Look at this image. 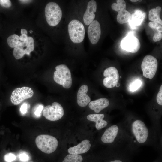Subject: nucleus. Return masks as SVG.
Here are the masks:
<instances>
[{
  "label": "nucleus",
  "instance_id": "nucleus-1",
  "mask_svg": "<svg viewBox=\"0 0 162 162\" xmlns=\"http://www.w3.org/2000/svg\"><path fill=\"white\" fill-rule=\"evenodd\" d=\"M68 14L64 28L65 47L79 49L83 47L86 31L76 6Z\"/></svg>",
  "mask_w": 162,
  "mask_h": 162
},
{
  "label": "nucleus",
  "instance_id": "nucleus-2",
  "mask_svg": "<svg viewBox=\"0 0 162 162\" xmlns=\"http://www.w3.org/2000/svg\"><path fill=\"white\" fill-rule=\"evenodd\" d=\"M76 6L78 13L86 30L95 18L97 9L96 1L91 0L82 2Z\"/></svg>",
  "mask_w": 162,
  "mask_h": 162
},
{
  "label": "nucleus",
  "instance_id": "nucleus-3",
  "mask_svg": "<svg viewBox=\"0 0 162 162\" xmlns=\"http://www.w3.org/2000/svg\"><path fill=\"white\" fill-rule=\"evenodd\" d=\"M45 13L47 23L52 27L58 25L63 16L62 8L57 3L54 2H50L47 4L45 8Z\"/></svg>",
  "mask_w": 162,
  "mask_h": 162
},
{
  "label": "nucleus",
  "instance_id": "nucleus-4",
  "mask_svg": "<svg viewBox=\"0 0 162 162\" xmlns=\"http://www.w3.org/2000/svg\"><path fill=\"white\" fill-rule=\"evenodd\" d=\"M53 75L55 81L65 88H70L72 82L71 72L68 67L62 64L56 66Z\"/></svg>",
  "mask_w": 162,
  "mask_h": 162
},
{
  "label": "nucleus",
  "instance_id": "nucleus-5",
  "mask_svg": "<svg viewBox=\"0 0 162 162\" xmlns=\"http://www.w3.org/2000/svg\"><path fill=\"white\" fill-rule=\"evenodd\" d=\"M35 142L38 148L46 154H50L56 149L58 141L55 137L48 135L41 134L36 138Z\"/></svg>",
  "mask_w": 162,
  "mask_h": 162
},
{
  "label": "nucleus",
  "instance_id": "nucleus-6",
  "mask_svg": "<svg viewBox=\"0 0 162 162\" xmlns=\"http://www.w3.org/2000/svg\"><path fill=\"white\" fill-rule=\"evenodd\" d=\"M143 76L150 79L155 76L158 68V62L154 56L147 55L144 58L141 65Z\"/></svg>",
  "mask_w": 162,
  "mask_h": 162
},
{
  "label": "nucleus",
  "instance_id": "nucleus-7",
  "mask_svg": "<svg viewBox=\"0 0 162 162\" xmlns=\"http://www.w3.org/2000/svg\"><path fill=\"white\" fill-rule=\"evenodd\" d=\"M64 110L61 105L58 102H54L52 105L45 106L43 111V115L50 121H55L61 119L64 114Z\"/></svg>",
  "mask_w": 162,
  "mask_h": 162
},
{
  "label": "nucleus",
  "instance_id": "nucleus-8",
  "mask_svg": "<svg viewBox=\"0 0 162 162\" xmlns=\"http://www.w3.org/2000/svg\"><path fill=\"white\" fill-rule=\"evenodd\" d=\"M34 92L32 89L28 87H23L15 88L12 92L10 100L15 105L20 104L24 100L32 97Z\"/></svg>",
  "mask_w": 162,
  "mask_h": 162
},
{
  "label": "nucleus",
  "instance_id": "nucleus-9",
  "mask_svg": "<svg viewBox=\"0 0 162 162\" xmlns=\"http://www.w3.org/2000/svg\"><path fill=\"white\" fill-rule=\"evenodd\" d=\"M121 45L123 50L133 53L138 52L141 47L138 39L131 33H129L122 39Z\"/></svg>",
  "mask_w": 162,
  "mask_h": 162
},
{
  "label": "nucleus",
  "instance_id": "nucleus-10",
  "mask_svg": "<svg viewBox=\"0 0 162 162\" xmlns=\"http://www.w3.org/2000/svg\"><path fill=\"white\" fill-rule=\"evenodd\" d=\"M132 130L138 142L143 143L146 141L148 130L142 121L140 120L134 121L132 124Z\"/></svg>",
  "mask_w": 162,
  "mask_h": 162
},
{
  "label": "nucleus",
  "instance_id": "nucleus-11",
  "mask_svg": "<svg viewBox=\"0 0 162 162\" xmlns=\"http://www.w3.org/2000/svg\"><path fill=\"white\" fill-rule=\"evenodd\" d=\"M86 31L91 44H97L100 40L101 34V25L99 22L94 19L88 26Z\"/></svg>",
  "mask_w": 162,
  "mask_h": 162
},
{
  "label": "nucleus",
  "instance_id": "nucleus-12",
  "mask_svg": "<svg viewBox=\"0 0 162 162\" xmlns=\"http://www.w3.org/2000/svg\"><path fill=\"white\" fill-rule=\"evenodd\" d=\"M103 84L106 87L110 88L114 87L118 83L119 75L117 69L113 67H110L104 70Z\"/></svg>",
  "mask_w": 162,
  "mask_h": 162
},
{
  "label": "nucleus",
  "instance_id": "nucleus-13",
  "mask_svg": "<svg viewBox=\"0 0 162 162\" xmlns=\"http://www.w3.org/2000/svg\"><path fill=\"white\" fill-rule=\"evenodd\" d=\"M88 86L86 85H82L79 89L77 94V102L81 107L86 106L90 102L91 98L87 94L88 90Z\"/></svg>",
  "mask_w": 162,
  "mask_h": 162
},
{
  "label": "nucleus",
  "instance_id": "nucleus-14",
  "mask_svg": "<svg viewBox=\"0 0 162 162\" xmlns=\"http://www.w3.org/2000/svg\"><path fill=\"white\" fill-rule=\"evenodd\" d=\"M91 146V144L90 143V141L86 139L77 146L70 148L68 150V152L71 154L78 155L87 152L90 149Z\"/></svg>",
  "mask_w": 162,
  "mask_h": 162
},
{
  "label": "nucleus",
  "instance_id": "nucleus-15",
  "mask_svg": "<svg viewBox=\"0 0 162 162\" xmlns=\"http://www.w3.org/2000/svg\"><path fill=\"white\" fill-rule=\"evenodd\" d=\"M118 131V128L116 125L110 127L104 132L101 138V141L104 143H110L113 142Z\"/></svg>",
  "mask_w": 162,
  "mask_h": 162
},
{
  "label": "nucleus",
  "instance_id": "nucleus-16",
  "mask_svg": "<svg viewBox=\"0 0 162 162\" xmlns=\"http://www.w3.org/2000/svg\"><path fill=\"white\" fill-rule=\"evenodd\" d=\"M109 104L108 99L101 98L90 102L88 106L90 109L96 113L100 112L104 109L107 107Z\"/></svg>",
  "mask_w": 162,
  "mask_h": 162
},
{
  "label": "nucleus",
  "instance_id": "nucleus-17",
  "mask_svg": "<svg viewBox=\"0 0 162 162\" xmlns=\"http://www.w3.org/2000/svg\"><path fill=\"white\" fill-rule=\"evenodd\" d=\"M145 16L146 13L140 10H137L131 14L129 24L132 28H134L136 26L141 24Z\"/></svg>",
  "mask_w": 162,
  "mask_h": 162
},
{
  "label": "nucleus",
  "instance_id": "nucleus-18",
  "mask_svg": "<svg viewBox=\"0 0 162 162\" xmlns=\"http://www.w3.org/2000/svg\"><path fill=\"white\" fill-rule=\"evenodd\" d=\"M104 115L103 114H91L87 116V119L95 122V127L97 130H100L107 125V121L103 120Z\"/></svg>",
  "mask_w": 162,
  "mask_h": 162
},
{
  "label": "nucleus",
  "instance_id": "nucleus-19",
  "mask_svg": "<svg viewBox=\"0 0 162 162\" xmlns=\"http://www.w3.org/2000/svg\"><path fill=\"white\" fill-rule=\"evenodd\" d=\"M148 26L154 32L153 40L155 42L160 40L162 38V26L161 24L153 22L148 23Z\"/></svg>",
  "mask_w": 162,
  "mask_h": 162
},
{
  "label": "nucleus",
  "instance_id": "nucleus-20",
  "mask_svg": "<svg viewBox=\"0 0 162 162\" xmlns=\"http://www.w3.org/2000/svg\"><path fill=\"white\" fill-rule=\"evenodd\" d=\"M117 16V22L120 24H123L129 22L131 18V14L126 9L122 8L118 11Z\"/></svg>",
  "mask_w": 162,
  "mask_h": 162
},
{
  "label": "nucleus",
  "instance_id": "nucleus-21",
  "mask_svg": "<svg viewBox=\"0 0 162 162\" xmlns=\"http://www.w3.org/2000/svg\"><path fill=\"white\" fill-rule=\"evenodd\" d=\"M161 8L157 6L156 8L151 9L149 12L148 19L152 22L162 25V21L160 18V13Z\"/></svg>",
  "mask_w": 162,
  "mask_h": 162
},
{
  "label": "nucleus",
  "instance_id": "nucleus-22",
  "mask_svg": "<svg viewBox=\"0 0 162 162\" xmlns=\"http://www.w3.org/2000/svg\"><path fill=\"white\" fill-rule=\"evenodd\" d=\"M23 45L24 47H26L25 49V54L30 56L31 52L34 49V41L33 38L28 37L27 39L23 42Z\"/></svg>",
  "mask_w": 162,
  "mask_h": 162
},
{
  "label": "nucleus",
  "instance_id": "nucleus-23",
  "mask_svg": "<svg viewBox=\"0 0 162 162\" xmlns=\"http://www.w3.org/2000/svg\"><path fill=\"white\" fill-rule=\"evenodd\" d=\"M25 49L23 46V42L16 46L14 49L13 54L15 58L19 59L22 58L25 54Z\"/></svg>",
  "mask_w": 162,
  "mask_h": 162
},
{
  "label": "nucleus",
  "instance_id": "nucleus-24",
  "mask_svg": "<svg viewBox=\"0 0 162 162\" xmlns=\"http://www.w3.org/2000/svg\"><path fill=\"white\" fill-rule=\"evenodd\" d=\"M19 37L18 35L13 34L8 38L7 42L10 47L14 48L21 43V42L19 41Z\"/></svg>",
  "mask_w": 162,
  "mask_h": 162
},
{
  "label": "nucleus",
  "instance_id": "nucleus-25",
  "mask_svg": "<svg viewBox=\"0 0 162 162\" xmlns=\"http://www.w3.org/2000/svg\"><path fill=\"white\" fill-rule=\"evenodd\" d=\"M82 160L81 155L70 154L65 157L62 162H82Z\"/></svg>",
  "mask_w": 162,
  "mask_h": 162
},
{
  "label": "nucleus",
  "instance_id": "nucleus-26",
  "mask_svg": "<svg viewBox=\"0 0 162 162\" xmlns=\"http://www.w3.org/2000/svg\"><path fill=\"white\" fill-rule=\"evenodd\" d=\"M116 3H114L112 4L111 8L117 12L123 8H126V4L124 0H117Z\"/></svg>",
  "mask_w": 162,
  "mask_h": 162
},
{
  "label": "nucleus",
  "instance_id": "nucleus-27",
  "mask_svg": "<svg viewBox=\"0 0 162 162\" xmlns=\"http://www.w3.org/2000/svg\"><path fill=\"white\" fill-rule=\"evenodd\" d=\"M142 84V82L140 80H136L130 84L129 89L131 92H135L141 86Z\"/></svg>",
  "mask_w": 162,
  "mask_h": 162
},
{
  "label": "nucleus",
  "instance_id": "nucleus-28",
  "mask_svg": "<svg viewBox=\"0 0 162 162\" xmlns=\"http://www.w3.org/2000/svg\"><path fill=\"white\" fill-rule=\"evenodd\" d=\"M4 159L6 162H12L16 160V157L14 154L9 153L4 155Z\"/></svg>",
  "mask_w": 162,
  "mask_h": 162
},
{
  "label": "nucleus",
  "instance_id": "nucleus-29",
  "mask_svg": "<svg viewBox=\"0 0 162 162\" xmlns=\"http://www.w3.org/2000/svg\"><path fill=\"white\" fill-rule=\"evenodd\" d=\"M18 157L20 160L23 162L27 161L29 159V157L27 154L24 152L20 153Z\"/></svg>",
  "mask_w": 162,
  "mask_h": 162
},
{
  "label": "nucleus",
  "instance_id": "nucleus-30",
  "mask_svg": "<svg viewBox=\"0 0 162 162\" xmlns=\"http://www.w3.org/2000/svg\"><path fill=\"white\" fill-rule=\"evenodd\" d=\"M162 85L160 86L159 91L158 93L157 97L156 100L158 104L160 105H162Z\"/></svg>",
  "mask_w": 162,
  "mask_h": 162
},
{
  "label": "nucleus",
  "instance_id": "nucleus-31",
  "mask_svg": "<svg viewBox=\"0 0 162 162\" xmlns=\"http://www.w3.org/2000/svg\"><path fill=\"white\" fill-rule=\"evenodd\" d=\"M0 4L5 8H10L11 5V3L9 0H0Z\"/></svg>",
  "mask_w": 162,
  "mask_h": 162
},
{
  "label": "nucleus",
  "instance_id": "nucleus-32",
  "mask_svg": "<svg viewBox=\"0 0 162 162\" xmlns=\"http://www.w3.org/2000/svg\"><path fill=\"white\" fill-rule=\"evenodd\" d=\"M44 108V106L42 105H39L36 108L34 112V113L35 115L38 117H39Z\"/></svg>",
  "mask_w": 162,
  "mask_h": 162
},
{
  "label": "nucleus",
  "instance_id": "nucleus-33",
  "mask_svg": "<svg viewBox=\"0 0 162 162\" xmlns=\"http://www.w3.org/2000/svg\"><path fill=\"white\" fill-rule=\"evenodd\" d=\"M28 105L26 103H23L20 108V111L22 114H26L27 110Z\"/></svg>",
  "mask_w": 162,
  "mask_h": 162
},
{
  "label": "nucleus",
  "instance_id": "nucleus-34",
  "mask_svg": "<svg viewBox=\"0 0 162 162\" xmlns=\"http://www.w3.org/2000/svg\"><path fill=\"white\" fill-rule=\"evenodd\" d=\"M27 35L23 34L20 35L19 37V39L21 41L23 42L25 41L28 38Z\"/></svg>",
  "mask_w": 162,
  "mask_h": 162
},
{
  "label": "nucleus",
  "instance_id": "nucleus-35",
  "mask_svg": "<svg viewBox=\"0 0 162 162\" xmlns=\"http://www.w3.org/2000/svg\"><path fill=\"white\" fill-rule=\"evenodd\" d=\"M21 34L22 35L25 34L27 35L28 33L27 31L24 28H22L21 31Z\"/></svg>",
  "mask_w": 162,
  "mask_h": 162
},
{
  "label": "nucleus",
  "instance_id": "nucleus-36",
  "mask_svg": "<svg viewBox=\"0 0 162 162\" xmlns=\"http://www.w3.org/2000/svg\"><path fill=\"white\" fill-rule=\"evenodd\" d=\"M21 2L22 3H29L32 1L31 0H20Z\"/></svg>",
  "mask_w": 162,
  "mask_h": 162
},
{
  "label": "nucleus",
  "instance_id": "nucleus-37",
  "mask_svg": "<svg viewBox=\"0 0 162 162\" xmlns=\"http://www.w3.org/2000/svg\"><path fill=\"white\" fill-rule=\"evenodd\" d=\"M110 162H122L121 160H113L111 161H110Z\"/></svg>",
  "mask_w": 162,
  "mask_h": 162
},
{
  "label": "nucleus",
  "instance_id": "nucleus-38",
  "mask_svg": "<svg viewBox=\"0 0 162 162\" xmlns=\"http://www.w3.org/2000/svg\"><path fill=\"white\" fill-rule=\"evenodd\" d=\"M139 0H130V1L132 2H137Z\"/></svg>",
  "mask_w": 162,
  "mask_h": 162
},
{
  "label": "nucleus",
  "instance_id": "nucleus-39",
  "mask_svg": "<svg viewBox=\"0 0 162 162\" xmlns=\"http://www.w3.org/2000/svg\"><path fill=\"white\" fill-rule=\"evenodd\" d=\"M120 84L119 83H118L116 85V87H119L120 86Z\"/></svg>",
  "mask_w": 162,
  "mask_h": 162
},
{
  "label": "nucleus",
  "instance_id": "nucleus-40",
  "mask_svg": "<svg viewBox=\"0 0 162 162\" xmlns=\"http://www.w3.org/2000/svg\"><path fill=\"white\" fill-rule=\"evenodd\" d=\"M29 32L30 33H32L33 32V31L32 30H30Z\"/></svg>",
  "mask_w": 162,
  "mask_h": 162
},
{
  "label": "nucleus",
  "instance_id": "nucleus-41",
  "mask_svg": "<svg viewBox=\"0 0 162 162\" xmlns=\"http://www.w3.org/2000/svg\"><path fill=\"white\" fill-rule=\"evenodd\" d=\"M120 78H122V77H121V76H120Z\"/></svg>",
  "mask_w": 162,
  "mask_h": 162
},
{
  "label": "nucleus",
  "instance_id": "nucleus-42",
  "mask_svg": "<svg viewBox=\"0 0 162 162\" xmlns=\"http://www.w3.org/2000/svg\"></svg>",
  "mask_w": 162,
  "mask_h": 162
}]
</instances>
